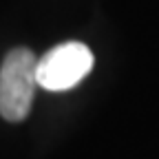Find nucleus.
<instances>
[{"label": "nucleus", "instance_id": "nucleus-2", "mask_svg": "<svg viewBox=\"0 0 159 159\" xmlns=\"http://www.w3.org/2000/svg\"><path fill=\"white\" fill-rule=\"evenodd\" d=\"M93 69V53L82 42H62L38 57V84L53 93L77 86Z\"/></svg>", "mask_w": 159, "mask_h": 159}, {"label": "nucleus", "instance_id": "nucleus-1", "mask_svg": "<svg viewBox=\"0 0 159 159\" xmlns=\"http://www.w3.org/2000/svg\"><path fill=\"white\" fill-rule=\"evenodd\" d=\"M38 86L35 53L25 47L9 51L0 66V115L7 122H22L31 113Z\"/></svg>", "mask_w": 159, "mask_h": 159}]
</instances>
